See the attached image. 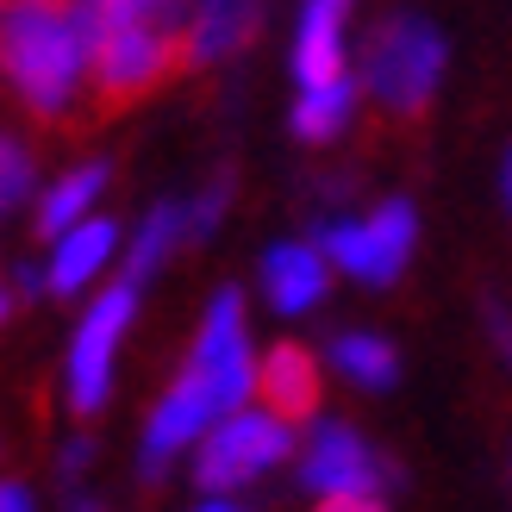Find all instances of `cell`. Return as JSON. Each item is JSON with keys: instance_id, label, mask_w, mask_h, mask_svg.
<instances>
[{"instance_id": "6da1fadb", "label": "cell", "mask_w": 512, "mask_h": 512, "mask_svg": "<svg viewBox=\"0 0 512 512\" xmlns=\"http://www.w3.org/2000/svg\"><path fill=\"white\" fill-rule=\"evenodd\" d=\"M88 25V113L113 119L194 69V0H82Z\"/></svg>"}, {"instance_id": "7a4b0ae2", "label": "cell", "mask_w": 512, "mask_h": 512, "mask_svg": "<svg viewBox=\"0 0 512 512\" xmlns=\"http://www.w3.org/2000/svg\"><path fill=\"white\" fill-rule=\"evenodd\" d=\"M0 69L32 119H69L88 107V25L82 0H7Z\"/></svg>"}, {"instance_id": "3957f363", "label": "cell", "mask_w": 512, "mask_h": 512, "mask_svg": "<svg viewBox=\"0 0 512 512\" xmlns=\"http://www.w3.org/2000/svg\"><path fill=\"white\" fill-rule=\"evenodd\" d=\"M438 82H444V38H438V25H425L413 13L381 19L369 50H363V88L375 94V107L388 119H425Z\"/></svg>"}, {"instance_id": "277c9868", "label": "cell", "mask_w": 512, "mask_h": 512, "mask_svg": "<svg viewBox=\"0 0 512 512\" xmlns=\"http://www.w3.org/2000/svg\"><path fill=\"white\" fill-rule=\"evenodd\" d=\"M288 450H294L288 419H275L269 406H263V413H244V406H238V413H225V419L207 425L194 481L207 494H232V488H244V481H256L263 469H275Z\"/></svg>"}, {"instance_id": "5b68a950", "label": "cell", "mask_w": 512, "mask_h": 512, "mask_svg": "<svg viewBox=\"0 0 512 512\" xmlns=\"http://www.w3.org/2000/svg\"><path fill=\"white\" fill-rule=\"evenodd\" d=\"M413 244H419V219H413L406 200H381L375 213L338 219V225H325V238H319V250L331 256V269L369 281V288H388V281L406 269Z\"/></svg>"}, {"instance_id": "8992f818", "label": "cell", "mask_w": 512, "mask_h": 512, "mask_svg": "<svg viewBox=\"0 0 512 512\" xmlns=\"http://www.w3.org/2000/svg\"><path fill=\"white\" fill-rule=\"evenodd\" d=\"M132 300H138V281H113V288L88 306L82 331H75V344H69V400H75V413H100V400H107L113 356H119L125 325H132Z\"/></svg>"}, {"instance_id": "52a82bcc", "label": "cell", "mask_w": 512, "mask_h": 512, "mask_svg": "<svg viewBox=\"0 0 512 512\" xmlns=\"http://www.w3.org/2000/svg\"><path fill=\"white\" fill-rule=\"evenodd\" d=\"M188 363L207 375V388L219 400V413H238V406L250 400L256 388V369H250V338H244V300L225 288L213 300V313L207 325H200V338H194V356Z\"/></svg>"}, {"instance_id": "ba28073f", "label": "cell", "mask_w": 512, "mask_h": 512, "mask_svg": "<svg viewBox=\"0 0 512 512\" xmlns=\"http://www.w3.org/2000/svg\"><path fill=\"white\" fill-rule=\"evenodd\" d=\"M300 481L313 494H381L394 481V469L381 463V456L356 438L350 425H319L313 431V444H306V456H300Z\"/></svg>"}, {"instance_id": "9c48e42d", "label": "cell", "mask_w": 512, "mask_h": 512, "mask_svg": "<svg viewBox=\"0 0 512 512\" xmlns=\"http://www.w3.org/2000/svg\"><path fill=\"white\" fill-rule=\"evenodd\" d=\"M344 19H350V0H306L300 38H294V82H300V94L350 82V63H344Z\"/></svg>"}, {"instance_id": "30bf717a", "label": "cell", "mask_w": 512, "mask_h": 512, "mask_svg": "<svg viewBox=\"0 0 512 512\" xmlns=\"http://www.w3.org/2000/svg\"><path fill=\"white\" fill-rule=\"evenodd\" d=\"M256 394H263V406L275 419H313L319 413V363H313V350L306 344H275L263 356V369H256Z\"/></svg>"}, {"instance_id": "8fae6325", "label": "cell", "mask_w": 512, "mask_h": 512, "mask_svg": "<svg viewBox=\"0 0 512 512\" xmlns=\"http://www.w3.org/2000/svg\"><path fill=\"white\" fill-rule=\"evenodd\" d=\"M331 288V256L319 244H275L263 256V294L275 313H306Z\"/></svg>"}, {"instance_id": "7c38bea8", "label": "cell", "mask_w": 512, "mask_h": 512, "mask_svg": "<svg viewBox=\"0 0 512 512\" xmlns=\"http://www.w3.org/2000/svg\"><path fill=\"white\" fill-rule=\"evenodd\" d=\"M250 38H256V0H194V32H188L194 63H219Z\"/></svg>"}, {"instance_id": "4fadbf2b", "label": "cell", "mask_w": 512, "mask_h": 512, "mask_svg": "<svg viewBox=\"0 0 512 512\" xmlns=\"http://www.w3.org/2000/svg\"><path fill=\"white\" fill-rule=\"evenodd\" d=\"M113 225L107 219H75L63 244H57V263H50V288L57 294H75V288H88V281L100 275V263L113 256Z\"/></svg>"}, {"instance_id": "5bb4252c", "label": "cell", "mask_w": 512, "mask_h": 512, "mask_svg": "<svg viewBox=\"0 0 512 512\" xmlns=\"http://www.w3.org/2000/svg\"><path fill=\"white\" fill-rule=\"evenodd\" d=\"M331 363H338L344 381H356V388H369V394L394 388V375H400L394 344H388V338H375V331H344V338L331 344Z\"/></svg>"}, {"instance_id": "9a60e30c", "label": "cell", "mask_w": 512, "mask_h": 512, "mask_svg": "<svg viewBox=\"0 0 512 512\" xmlns=\"http://www.w3.org/2000/svg\"><path fill=\"white\" fill-rule=\"evenodd\" d=\"M107 188V169L100 163H88V169H69L57 188L44 194V207H38V232L44 238H63L75 219H88V207H94V194Z\"/></svg>"}, {"instance_id": "2e32d148", "label": "cell", "mask_w": 512, "mask_h": 512, "mask_svg": "<svg viewBox=\"0 0 512 512\" xmlns=\"http://www.w3.org/2000/svg\"><path fill=\"white\" fill-rule=\"evenodd\" d=\"M350 107H356V82L313 88V94H300V100H294V132H300L306 144H325V138H338V132H344Z\"/></svg>"}, {"instance_id": "e0dca14e", "label": "cell", "mask_w": 512, "mask_h": 512, "mask_svg": "<svg viewBox=\"0 0 512 512\" xmlns=\"http://www.w3.org/2000/svg\"><path fill=\"white\" fill-rule=\"evenodd\" d=\"M182 213H175V207H163V213H150V225H144V232H138V250H132V263H125V281H144L150 269H157L163 263V256H169V244L175 238H182Z\"/></svg>"}, {"instance_id": "ac0fdd59", "label": "cell", "mask_w": 512, "mask_h": 512, "mask_svg": "<svg viewBox=\"0 0 512 512\" xmlns=\"http://www.w3.org/2000/svg\"><path fill=\"white\" fill-rule=\"evenodd\" d=\"M25 188H32V150H25L19 138H7V132H0V213H7V207H19V200H25Z\"/></svg>"}, {"instance_id": "d6986e66", "label": "cell", "mask_w": 512, "mask_h": 512, "mask_svg": "<svg viewBox=\"0 0 512 512\" xmlns=\"http://www.w3.org/2000/svg\"><path fill=\"white\" fill-rule=\"evenodd\" d=\"M319 512H388L381 494H319Z\"/></svg>"}, {"instance_id": "ffe728a7", "label": "cell", "mask_w": 512, "mask_h": 512, "mask_svg": "<svg viewBox=\"0 0 512 512\" xmlns=\"http://www.w3.org/2000/svg\"><path fill=\"white\" fill-rule=\"evenodd\" d=\"M488 338H494V350L506 356V369H512V313H506V306H488Z\"/></svg>"}, {"instance_id": "44dd1931", "label": "cell", "mask_w": 512, "mask_h": 512, "mask_svg": "<svg viewBox=\"0 0 512 512\" xmlns=\"http://www.w3.org/2000/svg\"><path fill=\"white\" fill-rule=\"evenodd\" d=\"M0 512H32V500H25V488H0Z\"/></svg>"}, {"instance_id": "7402d4cb", "label": "cell", "mask_w": 512, "mask_h": 512, "mask_svg": "<svg viewBox=\"0 0 512 512\" xmlns=\"http://www.w3.org/2000/svg\"><path fill=\"white\" fill-rule=\"evenodd\" d=\"M506 213H512V157H506Z\"/></svg>"}, {"instance_id": "603a6c76", "label": "cell", "mask_w": 512, "mask_h": 512, "mask_svg": "<svg viewBox=\"0 0 512 512\" xmlns=\"http://www.w3.org/2000/svg\"><path fill=\"white\" fill-rule=\"evenodd\" d=\"M200 512H238V506H200Z\"/></svg>"}, {"instance_id": "cb8c5ba5", "label": "cell", "mask_w": 512, "mask_h": 512, "mask_svg": "<svg viewBox=\"0 0 512 512\" xmlns=\"http://www.w3.org/2000/svg\"><path fill=\"white\" fill-rule=\"evenodd\" d=\"M75 512H100V506H88V500H82V506H75Z\"/></svg>"}, {"instance_id": "d4e9b609", "label": "cell", "mask_w": 512, "mask_h": 512, "mask_svg": "<svg viewBox=\"0 0 512 512\" xmlns=\"http://www.w3.org/2000/svg\"><path fill=\"white\" fill-rule=\"evenodd\" d=\"M0 319H7V294H0Z\"/></svg>"}]
</instances>
